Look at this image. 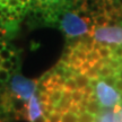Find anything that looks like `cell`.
I'll use <instances>...</instances> for the list:
<instances>
[{"instance_id":"6da1fadb","label":"cell","mask_w":122,"mask_h":122,"mask_svg":"<svg viewBox=\"0 0 122 122\" xmlns=\"http://www.w3.org/2000/svg\"><path fill=\"white\" fill-rule=\"evenodd\" d=\"M95 27L93 18H81L75 11H68L61 19V30L68 37H78L87 34Z\"/></svg>"},{"instance_id":"7a4b0ae2","label":"cell","mask_w":122,"mask_h":122,"mask_svg":"<svg viewBox=\"0 0 122 122\" xmlns=\"http://www.w3.org/2000/svg\"><path fill=\"white\" fill-rule=\"evenodd\" d=\"M91 85L94 87L96 100L102 109H114L122 101V94L112 86L105 83L103 79H92Z\"/></svg>"},{"instance_id":"3957f363","label":"cell","mask_w":122,"mask_h":122,"mask_svg":"<svg viewBox=\"0 0 122 122\" xmlns=\"http://www.w3.org/2000/svg\"><path fill=\"white\" fill-rule=\"evenodd\" d=\"M89 34L104 45H122V26H95Z\"/></svg>"},{"instance_id":"277c9868","label":"cell","mask_w":122,"mask_h":122,"mask_svg":"<svg viewBox=\"0 0 122 122\" xmlns=\"http://www.w3.org/2000/svg\"><path fill=\"white\" fill-rule=\"evenodd\" d=\"M36 88H37V81L25 78L20 74H15L10 81L11 93L24 101L30 100L35 94Z\"/></svg>"},{"instance_id":"5b68a950","label":"cell","mask_w":122,"mask_h":122,"mask_svg":"<svg viewBox=\"0 0 122 122\" xmlns=\"http://www.w3.org/2000/svg\"><path fill=\"white\" fill-rule=\"evenodd\" d=\"M27 120L30 122H34L36 119L43 115V109H42V105L40 103L39 97L36 95H33L28 100L27 103Z\"/></svg>"},{"instance_id":"8992f818","label":"cell","mask_w":122,"mask_h":122,"mask_svg":"<svg viewBox=\"0 0 122 122\" xmlns=\"http://www.w3.org/2000/svg\"><path fill=\"white\" fill-rule=\"evenodd\" d=\"M121 105H117L113 110H102L100 113L96 115L95 122H122L120 115Z\"/></svg>"},{"instance_id":"52a82bcc","label":"cell","mask_w":122,"mask_h":122,"mask_svg":"<svg viewBox=\"0 0 122 122\" xmlns=\"http://www.w3.org/2000/svg\"><path fill=\"white\" fill-rule=\"evenodd\" d=\"M48 94V102L45 104H50V105H56L60 102V100L62 98V94H63V89H57V91H50L46 92Z\"/></svg>"},{"instance_id":"ba28073f","label":"cell","mask_w":122,"mask_h":122,"mask_svg":"<svg viewBox=\"0 0 122 122\" xmlns=\"http://www.w3.org/2000/svg\"><path fill=\"white\" fill-rule=\"evenodd\" d=\"M74 79L76 81V85H77L78 89H84L86 86H88L91 84V79L84 74H76L74 76Z\"/></svg>"},{"instance_id":"9c48e42d","label":"cell","mask_w":122,"mask_h":122,"mask_svg":"<svg viewBox=\"0 0 122 122\" xmlns=\"http://www.w3.org/2000/svg\"><path fill=\"white\" fill-rule=\"evenodd\" d=\"M102 110H103L102 106L100 105V103L97 102L96 98H92V100L88 101V104H87V106H86V111H87L88 113L97 115Z\"/></svg>"},{"instance_id":"30bf717a","label":"cell","mask_w":122,"mask_h":122,"mask_svg":"<svg viewBox=\"0 0 122 122\" xmlns=\"http://www.w3.org/2000/svg\"><path fill=\"white\" fill-rule=\"evenodd\" d=\"M110 18L106 14H101V15H96L93 17V23L95 26H107Z\"/></svg>"},{"instance_id":"8fae6325","label":"cell","mask_w":122,"mask_h":122,"mask_svg":"<svg viewBox=\"0 0 122 122\" xmlns=\"http://www.w3.org/2000/svg\"><path fill=\"white\" fill-rule=\"evenodd\" d=\"M101 60V56L98 51H96V50H91V51H88L87 52V56H86V61H88L89 63L92 65H94L96 63L97 61Z\"/></svg>"},{"instance_id":"7c38bea8","label":"cell","mask_w":122,"mask_h":122,"mask_svg":"<svg viewBox=\"0 0 122 122\" xmlns=\"http://www.w3.org/2000/svg\"><path fill=\"white\" fill-rule=\"evenodd\" d=\"M96 115L88 113L87 111H84L78 114V122H95Z\"/></svg>"},{"instance_id":"4fadbf2b","label":"cell","mask_w":122,"mask_h":122,"mask_svg":"<svg viewBox=\"0 0 122 122\" xmlns=\"http://www.w3.org/2000/svg\"><path fill=\"white\" fill-rule=\"evenodd\" d=\"M84 98V93L81 89H75L74 92H71V102L74 104H79Z\"/></svg>"},{"instance_id":"5bb4252c","label":"cell","mask_w":122,"mask_h":122,"mask_svg":"<svg viewBox=\"0 0 122 122\" xmlns=\"http://www.w3.org/2000/svg\"><path fill=\"white\" fill-rule=\"evenodd\" d=\"M97 51L100 53L101 58H103V59H109V58L112 57V50H111L110 45H104L103 44Z\"/></svg>"},{"instance_id":"9a60e30c","label":"cell","mask_w":122,"mask_h":122,"mask_svg":"<svg viewBox=\"0 0 122 122\" xmlns=\"http://www.w3.org/2000/svg\"><path fill=\"white\" fill-rule=\"evenodd\" d=\"M61 122H78V114L68 111V112L62 114Z\"/></svg>"},{"instance_id":"2e32d148","label":"cell","mask_w":122,"mask_h":122,"mask_svg":"<svg viewBox=\"0 0 122 122\" xmlns=\"http://www.w3.org/2000/svg\"><path fill=\"white\" fill-rule=\"evenodd\" d=\"M63 89L68 92H74L75 89H77V85H76V81H75L74 78H68L66 79V83L63 85Z\"/></svg>"},{"instance_id":"e0dca14e","label":"cell","mask_w":122,"mask_h":122,"mask_svg":"<svg viewBox=\"0 0 122 122\" xmlns=\"http://www.w3.org/2000/svg\"><path fill=\"white\" fill-rule=\"evenodd\" d=\"M101 79H103L107 85L114 87V86H115V83H117V80H118V77H117V75H111V76H107V77H104V78H101Z\"/></svg>"},{"instance_id":"ac0fdd59","label":"cell","mask_w":122,"mask_h":122,"mask_svg":"<svg viewBox=\"0 0 122 122\" xmlns=\"http://www.w3.org/2000/svg\"><path fill=\"white\" fill-rule=\"evenodd\" d=\"M9 78H10V72H9V70H6V69H4V68H0V81L6 83Z\"/></svg>"},{"instance_id":"d6986e66","label":"cell","mask_w":122,"mask_h":122,"mask_svg":"<svg viewBox=\"0 0 122 122\" xmlns=\"http://www.w3.org/2000/svg\"><path fill=\"white\" fill-rule=\"evenodd\" d=\"M13 53L14 52L11 51V50H8V49L6 48V49H4V50L0 51V58H1L2 60H9Z\"/></svg>"},{"instance_id":"ffe728a7","label":"cell","mask_w":122,"mask_h":122,"mask_svg":"<svg viewBox=\"0 0 122 122\" xmlns=\"http://www.w3.org/2000/svg\"><path fill=\"white\" fill-rule=\"evenodd\" d=\"M61 117H62V114L57 113V112H52L48 117V121L49 122H61Z\"/></svg>"},{"instance_id":"44dd1931","label":"cell","mask_w":122,"mask_h":122,"mask_svg":"<svg viewBox=\"0 0 122 122\" xmlns=\"http://www.w3.org/2000/svg\"><path fill=\"white\" fill-rule=\"evenodd\" d=\"M20 4V1L19 0H8V4H7V7L10 9H15L17 6H19Z\"/></svg>"},{"instance_id":"7402d4cb","label":"cell","mask_w":122,"mask_h":122,"mask_svg":"<svg viewBox=\"0 0 122 122\" xmlns=\"http://www.w3.org/2000/svg\"><path fill=\"white\" fill-rule=\"evenodd\" d=\"M11 67H14V65L10 62L9 60H4L2 61V63H1V67L0 68H4L6 70H10L11 69Z\"/></svg>"},{"instance_id":"603a6c76","label":"cell","mask_w":122,"mask_h":122,"mask_svg":"<svg viewBox=\"0 0 122 122\" xmlns=\"http://www.w3.org/2000/svg\"><path fill=\"white\" fill-rule=\"evenodd\" d=\"M114 88H115L119 93H121V94H122V79H119L118 78V80H117V83H115Z\"/></svg>"},{"instance_id":"cb8c5ba5","label":"cell","mask_w":122,"mask_h":122,"mask_svg":"<svg viewBox=\"0 0 122 122\" xmlns=\"http://www.w3.org/2000/svg\"><path fill=\"white\" fill-rule=\"evenodd\" d=\"M46 121H48V119L45 118L44 115H41V117H39L34 122H46Z\"/></svg>"},{"instance_id":"d4e9b609","label":"cell","mask_w":122,"mask_h":122,"mask_svg":"<svg viewBox=\"0 0 122 122\" xmlns=\"http://www.w3.org/2000/svg\"><path fill=\"white\" fill-rule=\"evenodd\" d=\"M4 49H6V43H5L4 41H0V51L4 50Z\"/></svg>"},{"instance_id":"484cf974","label":"cell","mask_w":122,"mask_h":122,"mask_svg":"<svg viewBox=\"0 0 122 122\" xmlns=\"http://www.w3.org/2000/svg\"><path fill=\"white\" fill-rule=\"evenodd\" d=\"M20 1V4L23 5V6H26V5H28V2H30V0H19Z\"/></svg>"},{"instance_id":"4316f807","label":"cell","mask_w":122,"mask_h":122,"mask_svg":"<svg viewBox=\"0 0 122 122\" xmlns=\"http://www.w3.org/2000/svg\"><path fill=\"white\" fill-rule=\"evenodd\" d=\"M5 87V85H4V81H0V89H2V88Z\"/></svg>"},{"instance_id":"83f0119b","label":"cell","mask_w":122,"mask_h":122,"mask_svg":"<svg viewBox=\"0 0 122 122\" xmlns=\"http://www.w3.org/2000/svg\"><path fill=\"white\" fill-rule=\"evenodd\" d=\"M0 122H2V121H0Z\"/></svg>"}]
</instances>
